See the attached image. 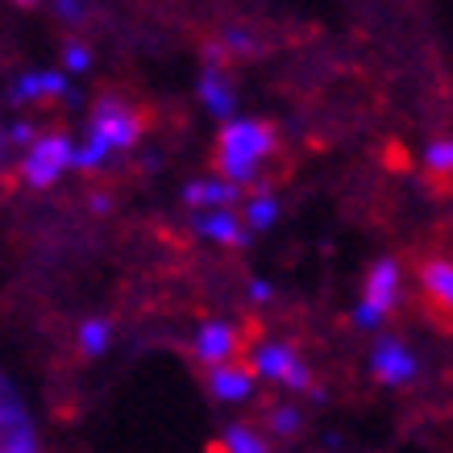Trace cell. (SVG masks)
<instances>
[{
    "mask_svg": "<svg viewBox=\"0 0 453 453\" xmlns=\"http://www.w3.org/2000/svg\"><path fill=\"white\" fill-rule=\"evenodd\" d=\"M142 138V117L125 100L117 96H104L96 100V109H92V121H88V138L83 146H75L71 154V166H80V171H96L104 166L112 150H129V146H138Z\"/></svg>",
    "mask_w": 453,
    "mask_h": 453,
    "instance_id": "cell-1",
    "label": "cell"
},
{
    "mask_svg": "<svg viewBox=\"0 0 453 453\" xmlns=\"http://www.w3.org/2000/svg\"><path fill=\"white\" fill-rule=\"evenodd\" d=\"M279 146V134L271 129L266 121H242V117H234V121L220 129L217 138V179H225V183H254L262 171V163L275 154Z\"/></svg>",
    "mask_w": 453,
    "mask_h": 453,
    "instance_id": "cell-2",
    "label": "cell"
},
{
    "mask_svg": "<svg viewBox=\"0 0 453 453\" xmlns=\"http://www.w3.org/2000/svg\"><path fill=\"white\" fill-rule=\"evenodd\" d=\"M399 288H403V275H399L395 258H379L366 271V288H362V300L354 308V325L357 329H379L383 316L399 303Z\"/></svg>",
    "mask_w": 453,
    "mask_h": 453,
    "instance_id": "cell-3",
    "label": "cell"
},
{
    "mask_svg": "<svg viewBox=\"0 0 453 453\" xmlns=\"http://www.w3.org/2000/svg\"><path fill=\"white\" fill-rule=\"evenodd\" d=\"M0 453H42L38 425L4 371H0Z\"/></svg>",
    "mask_w": 453,
    "mask_h": 453,
    "instance_id": "cell-4",
    "label": "cell"
},
{
    "mask_svg": "<svg viewBox=\"0 0 453 453\" xmlns=\"http://www.w3.org/2000/svg\"><path fill=\"white\" fill-rule=\"evenodd\" d=\"M71 154H75V146H71L67 134H42V138H34L26 146V158H21V179H26L29 188H55L58 179L71 171Z\"/></svg>",
    "mask_w": 453,
    "mask_h": 453,
    "instance_id": "cell-5",
    "label": "cell"
},
{
    "mask_svg": "<svg viewBox=\"0 0 453 453\" xmlns=\"http://www.w3.org/2000/svg\"><path fill=\"white\" fill-rule=\"evenodd\" d=\"M250 374H262L271 383H283L288 391H316L308 362L296 354V345L288 342H262L250 354Z\"/></svg>",
    "mask_w": 453,
    "mask_h": 453,
    "instance_id": "cell-6",
    "label": "cell"
},
{
    "mask_svg": "<svg viewBox=\"0 0 453 453\" xmlns=\"http://www.w3.org/2000/svg\"><path fill=\"white\" fill-rule=\"evenodd\" d=\"M242 345H246V337H242V329L234 320H204L192 337V354L196 362H204L212 371V366H225L229 357L242 354Z\"/></svg>",
    "mask_w": 453,
    "mask_h": 453,
    "instance_id": "cell-7",
    "label": "cell"
},
{
    "mask_svg": "<svg viewBox=\"0 0 453 453\" xmlns=\"http://www.w3.org/2000/svg\"><path fill=\"white\" fill-rule=\"evenodd\" d=\"M416 371H420V362H416V354L403 342H395V337H379V342H374V349H371V374L383 387L412 383Z\"/></svg>",
    "mask_w": 453,
    "mask_h": 453,
    "instance_id": "cell-8",
    "label": "cell"
},
{
    "mask_svg": "<svg viewBox=\"0 0 453 453\" xmlns=\"http://www.w3.org/2000/svg\"><path fill=\"white\" fill-rule=\"evenodd\" d=\"M192 234L204 237V242H217V246H246L250 242V229L242 225V220L229 212V208H212V212H196L192 217Z\"/></svg>",
    "mask_w": 453,
    "mask_h": 453,
    "instance_id": "cell-9",
    "label": "cell"
},
{
    "mask_svg": "<svg viewBox=\"0 0 453 453\" xmlns=\"http://www.w3.org/2000/svg\"><path fill=\"white\" fill-rule=\"evenodd\" d=\"M208 391H212L220 403H246V399L254 395V374H250V366H234V362L212 366V371H208Z\"/></svg>",
    "mask_w": 453,
    "mask_h": 453,
    "instance_id": "cell-10",
    "label": "cell"
},
{
    "mask_svg": "<svg viewBox=\"0 0 453 453\" xmlns=\"http://www.w3.org/2000/svg\"><path fill=\"white\" fill-rule=\"evenodd\" d=\"M200 100H204V109L217 121H234L237 96H234V83H229L225 67H204V75H200Z\"/></svg>",
    "mask_w": 453,
    "mask_h": 453,
    "instance_id": "cell-11",
    "label": "cell"
},
{
    "mask_svg": "<svg viewBox=\"0 0 453 453\" xmlns=\"http://www.w3.org/2000/svg\"><path fill=\"white\" fill-rule=\"evenodd\" d=\"M183 200L196 208V212H212V208H234L237 204V188L225 183V179H192L183 188Z\"/></svg>",
    "mask_w": 453,
    "mask_h": 453,
    "instance_id": "cell-12",
    "label": "cell"
},
{
    "mask_svg": "<svg viewBox=\"0 0 453 453\" xmlns=\"http://www.w3.org/2000/svg\"><path fill=\"white\" fill-rule=\"evenodd\" d=\"M63 92H67V75H63V71H26V75L13 83L9 100H13V104H26V100L63 96Z\"/></svg>",
    "mask_w": 453,
    "mask_h": 453,
    "instance_id": "cell-13",
    "label": "cell"
},
{
    "mask_svg": "<svg viewBox=\"0 0 453 453\" xmlns=\"http://www.w3.org/2000/svg\"><path fill=\"white\" fill-rule=\"evenodd\" d=\"M420 288L428 291V300L437 303V308H449L453 303V266L445 258L425 262V271H420Z\"/></svg>",
    "mask_w": 453,
    "mask_h": 453,
    "instance_id": "cell-14",
    "label": "cell"
},
{
    "mask_svg": "<svg viewBox=\"0 0 453 453\" xmlns=\"http://www.w3.org/2000/svg\"><path fill=\"white\" fill-rule=\"evenodd\" d=\"M212 453H271V445H266V437L254 433L250 425H229L220 433L217 445H212Z\"/></svg>",
    "mask_w": 453,
    "mask_h": 453,
    "instance_id": "cell-15",
    "label": "cell"
},
{
    "mask_svg": "<svg viewBox=\"0 0 453 453\" xmlns=\"http://www.w3.org/2000/svg\"><path fill=\"white\" fill-rule=\"evenodd\" d=\"M75 342H80V349L88 357H100L112 345V325L104 320V316H92V320H83L80 325V337H75Z\"/></svg>",
    "mask_w": 453,
    "mask_h": 453,
    "instance_id": "cell-16",
    "label": "cell"
},
{
    "mask_svg": "<svg viewBox=\"0 0 453 453\" xmlns=\"http://www.w3.org/2000/svg\"><path fill=\"white\" fill-rule=\"evenodd\" d=\"M300 425H303L300 408H291V403H271V408H266V428H271V437L288 441L300 433Z\"/></svg>",
    "mask_w": 453,
    "mask_h": 453,
    "instance_id": "cell-17",
    "label": "cell"
},
{
    "mask_svg": "<svg viewBox=\"0 0 453 453\" xmlns=\"http://www.w3.org/2000/svg\"><path fill=\"white\" fill-rule=\"evenodd\" d=\"M275 217H279V200L275 196H266V192H258L246 204V220H242V225H250V229H271Z\"/></svg>",
    "mask_w": 453,
    "mask_h": 453,
    "instance_id": "cell-18",
    "label": "cell"
},
{
    "mask_svg": "<svg viewBox=\"0 0 453 453\" xmlns=\"http://www.w3.org/2000/svg\"><path fill=\"white\" fill-rule=\"evenodd\" d=\"M425 166L433 171V175H449V166H453V142L449 138H437L433 146L425 150Z\"/></svg>",
    "mask_w": 453,
    "mask_h": 453,
    "instance_id": "cell-19",
    "label": "cell"
},
{
    "mask_svg": "<svg viewBox=\"0 0 453 453\" xmlns=\"http://www.w3.org/2000/svg\"><path fill=\"white\" fill-rule=\"evenodd\" d=\"M217 46L225 50V55H229V50H234V55H250V50H254V38H250L246 29H225Z\"/></svg>",
    "mask_w": 453,
    "mask_h": 453,
    "instance_id": "cell-20",
    "label": "cell"
},
{
    "mask_svg": "<svg viewBox=\"0 0 453 453\" xmlns=\"http://www.w3.org/2000/svg\"><path fill=\"white\" fill-rule=\"evenodd\" d=\"M63 63H67L71 75H83V71L92 67V50H88V46H80V42H71L67 50H63Z\"/></svg>",
    "mask_w": 453,
    "mask_h": 453,
    "instance_id": "cell-21",
    "label": "cell"
},
{
    "mask_svg": "<svg viewBox=\"0 0 453 453\" xmlns=\"http://www.w3.org/2000/svg\"><path fill=\"white\" fill-rule=\"evenodd\" d=\"M4 138H9V146H29V142L38 138V129L29 121H13L9 129H4Z\"/></svg>",
    "mask_w": 453,
    "mask_h": 453,
    "instance_id": "cell-22",
    "label": "cell"
},
{
    "mask_svg": "<svg viewBox=\"0 0 453 453\" xmlns=\"http://www.w3.org/2000/svg\"><path fill=\"white\" fill-rule=\"evenodd\" d=\"M250 296H254L258 303H266L275 291H271V283H266V279H250Z\"/></svg>",
    "mask_w": 453,
    "mask_h": 453,
    "instance_id": "cell-23",
    "label": "cell"
},
{
    "mask_svg": "<svg viewBox=\"0 0 453 453\" xmlns=\"http://www.w3.org/2000/svg\"><path fill=\"white\" fill-rule=\"evenodd\" d=\"M58 17H67V21H80V17H83V4H80V0H58Z\"/></svg>",
    "mask_w": 453,
    "mask_h": 453,
    "instance_id": "cell-24",
    "label": "cell"
},
{
    "mask_svg": "<svg viewBox=\"0 0 453 453\" xmlns=\"http://www.w3.org/2000/svg\"><path fill=\"white\" fill-rule=\"evenodd\" d=\"M9 150H13V146H9V138H4V129H0V171H4V163H9Z\"/></svg>",
    "mask_w": 453,
    "mask_h": 453,
    "instance_id": "cell-25",
    "label": "cell"
},
{
    "mask_svg": "<svg viewBox=\"0 0 453 453\" xmlns=\"http://www.w3.org/2000/svg\"><path fill=\"white\" fill-rule=\"evenodd\" d=\"M109 196H92V212H109Z\"/></svg>",
    "mask_w": 453,
    "mask_h": 453,
    "instance_id": "cell-26",
    "label": "cell"
},
{
    "mask_svg": "<svg viewBox=\"0 0 453 453\" xmlns=\"http://www.w3.org/2000/svg\"><path fill=\"white\" fill-rule=\"evenodd\" d=\"M17 4H38V0H17Z\"/></svg>",
    "mask_w": 453,
    "mask_h": 453,
    "instance_id": "cell-27",
    "label": "cell"
}]
</instances>
